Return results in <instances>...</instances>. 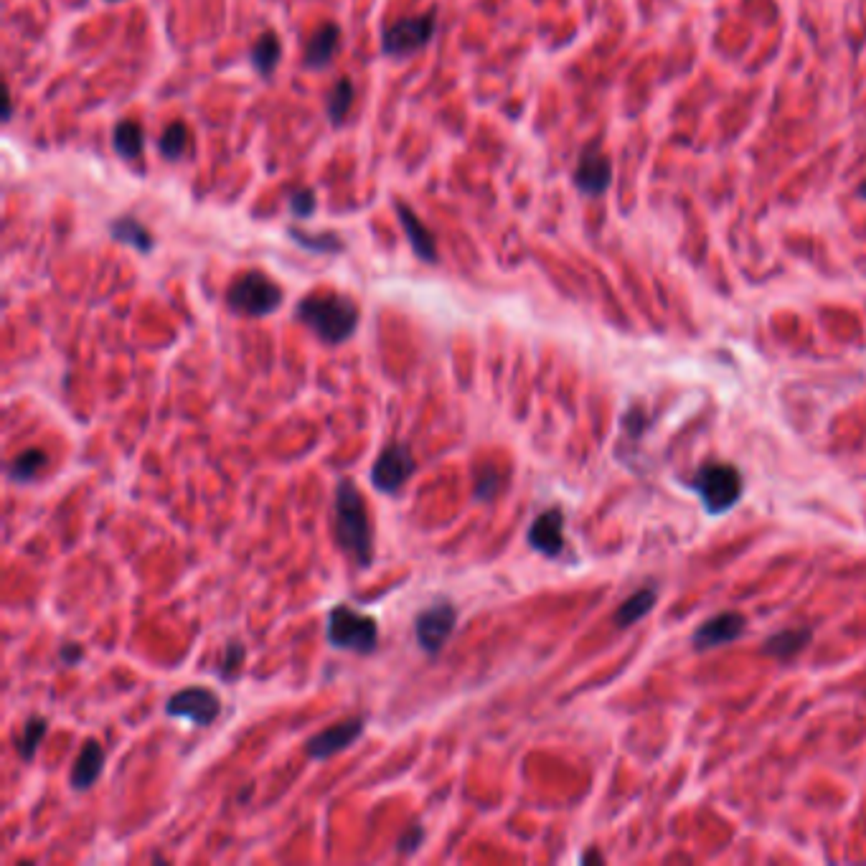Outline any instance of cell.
<instances>
[{
  "mask_svg": "<svg viewBox=\"0 0 866 866\" xmlns=\"http://www.w3.org/2000/svg\"><path fill=\"white\" fill-rule=\"evenodd\" d=\"M244 658H247V651H244L242 643H237V640H232L227 648H224V658H221V668H219V676L227 681H234L242 673L244 666Z\"/></svg>",
  "mask_w": 866,
  "mask_h": 866,
  "instance_id": "4316f807",
  "label": "cell"
},
{
  "mask_svg": "<svg viewBox=\"0 0 866 866\" xmlns=\"http://www.w3.org/2000/svg\"><path fill=\"white\" fill-rule=\"evenodd\" d=\"M336 539L341 552L356 567L366 569L374 562V524L366 511V501L351 478H343L336 488Z\"/></svg>",
  "mask_w": 866,
  "mask_h": 866,
  "instance_id": "6da1fadb",
  "label": "cell"
},
{
  "mask_svg": "<svg viewBox=\"0 0 866 866\" xmlns=\"http://www.w3.org/2000/svg\"><path fill=\"white\" fill-rule=\"evenodd\" d=\"M290 237L295 239V242L300 244V247L305 249H313V252H341L343 242L336 237V234H308V232H300V229H290Z\"/></svg>",
  "mask_w": 866,
  "mask_h": 866,
  "instance_id": "484cf974",
  "label": "cell"
},
{
  "mask_svg": "<svg viewBox=\"0 0 866 866\" xmlns=\"http://www.w3.org/2000/svg\"><path fill=\"white\" fill-rule=\"evenodd\" d=\"M105 767V750L97 740H87V745L79 750L77 760L72 767V788L74 790H89L102 775Z\"/></svg>",
  "mask_w": 866,
  "mask_h": 866,
  "instance_id": "2e32d148",
  "label": "cell"
},
{
  "mask_svg": "<svg viewBox=\"0 0 866 866\" xmlns=\"http://www.w3.org/2000/svg\"><path fill=\"white\" fill-rule=\"evenodd\" d=\"M694 488L709 511L724 513L740 498L742 478L732 465H707L694 478Z\"/></svg>",
  "mask_w": 866,
  "mask_h": 866,
  "instance_id": "52a82bcc",
  "label": "cell"
},
{
  "mask_svg": "<svg viewBox=\"0 0 866 866\" xmlns=\"http://www.w3.org/2000/svg\"><path fill=\"white\" fill-rule=\"evenodd\" d=\"M859 196H861V199H866V178H864V181H861V188H859Z\"/></svg>",
  "mask_w": 866,
  "mask_h": 866,
  "instance_id": "1f68e13d",
  "label": "cell"
},
{
  "mask_svg": "<svg viewBox=\"0 0 866 866\" xmlns=\"http://www.w3.org/2000/svg\"><path fill=\"white\" fill-rule=\"evenodd\" d=\"M354 97H356L354 82H351L348 77H341L336 84H333L331 92H328L326 97V115L333 127H341V122L346 120V115L351 112V105H354Z\"/></svg>",
  "mask_w": 866,
  "mask_h": 866,
  "instance_id": "ffe728a7",
  "label": "cell"
},
{
  "mask_svg": "<svg viewBox=\"0 0 866 866\" xmlns=\"http://www.w3.org/2000/svg\"><path fill=\"white\" fill-rule=\"evenodd\" d=\"M613 181V163L602 153V148L590 145L577 160L574 168V186L585 196H600L605 194L607 186Z\"/></svg>",
  "mask_w": 866,
  "mask_h": 866,
  "instance_id": "8fae6325",
  "label": "cell"
},
{
  "mask_svg": "<svg viewBox=\"0 0 866 866\" xmlns=\"http://www.w3.org/2000/svg\"><path fill=\"white\" fill-rule=\"evenodd\" d=\"M166 714L176 719H188V722H194V727H209L219 719L221 699L204 686H188V689L176 691L166 701Z\"/></svg>",
  "mask_w": 866,
  "mask_h": 866,
  "instance_id": "9c48e42d",
  "label": "cell"
},
{
  "mask_svg": "<svg viewBox=\"0 0 866 866\" xmlns=\"http://www.w3.org/2000/svg\"><path fill=\"white\" fill-rule=\"evenodd\" d=\"M422 841H425V828L412 826L409 831H404L402 836H399L397 851L399 854H414V851L422 846Z\"/></svg>",
  "mask_w": 866,
  "mask_h": 866,
  "instance_id": "f546056e",
  "label": "cell"
},
{
  "mask_svg": "<svg viewBox=\"0 0 866 866\" xmlns=\"http://www.w3.org/2000/svg\"><path fill=\"white\" fill-rule=\"evenodd\" d=\"M397 216L402 221V229L407 234L409 244H412V252L425 262H437V242L435 234L425 227L420 221V216L414 214L407 204L397 201Z\"/></svg>",
  "mask_w": 866,
  "mask_h": 866,
  "instance_id": "9a60e30c",
  "label": "cell"
},
{
  "mask_svg": "<svg viewBox=\"0 0 866 866\" xmlns=\"http://www.w3.org/2000/svg\"><path fill=\"white\" fill-rule=\"evenodd\" d=\"M82 656H84V651L77 646V643H64V646H61L59 658H61V663H67V666H74V663H79L82 661Z\"/></svg>",
  "mask_w": 866,
  "mask_h": 866,
  "instance_id": "4dcf8cb0",
  "label": "cell"
},
{
  "mask_svg": "<svg viewBox=\"0 0 866 866\" xmlns=\"http://www.w3.org/2000/svg\"><path fill=\"white\" fill-rule=\"evenodd\" d=\"M110 234L117 242L130 244V247H135L138 252H150L155 244L153 234H150L138 219H133V216H120V219L112 221Z\"/></svg>",
  "mask_w": 866,
  "mask_h": 866,
  "instance_id": "d6986e66",
  "label": "cell"
},
{
  "mask_svg": "<svg viewBox=\"0 0 866 866\" xmlns=\"http://www.w3.org/2000/svg\"><path fill=\"white\" fill-rule=\"evenodd\" d=\"M656 600H658V592L653 590V587L635 592L628 602H623V607H620L618 613H615V623H618L620 628H628V625H633L635 620H640L643 615L651 613Z\"/></svg>",
  "mask_w": 866,
  "mask_h": 866,
  "instance_id": "603a6c76",
  "label": "cell"
},
{
  "mask_svg": "<svg viewBox=\"0 0 866 866\" xmlns=\"http://www.w3.org/2000/svg\"><path fill=\"white\" fill-rule=\"evenodd\" d=\"M188 145H191V130L183 120L171 122L158 138V150L166 160H181L188 153Z\"/></svg>",
  "mask_w": 866,
  "mask_h": 866,
  "instance_id": "44dd1931",
  "label": "cell"
},
{
  "mask_svg": "<svg viewBox=\"0 0 866 866\" xmlns=\"http://www.w3.org/2000/svg\"><path fill=\"white\" fill-rule=\"evenodd\" d=\"M498 486H501L498 473L496 470L486 468L478 478H475V498H478V501H491V498L498 493Z\"/></svg>",
  "mask_w": 866,
  "mask_h": 866,
  "instance_id": "f1b7e54d",
  "label": "cell"
},
{
  "mask_svg": "<svg viewBox=\"0 0 866 866\" xmlns=\"http://www.w3.org/2000/svg\"><path fill=\"white\" fill-rule=\"evenodd\" d=\"M338 44H341V28L336 23H323L318 31L308 39L303 51V64L308 69H323L328 67L336 56Z\"/></svg>",
  "mask_w": 866,
  "mask_h": 866,
  "instance_id": "5bb4252c",
  "label": "cell"
},
{
  "mask_svg": "<svg viewBox=\"0 0 866 866\" xmlns=\"http://www.w3.org/2000/svg\"><path fill=\"white\" fill-rule=\"evenodd\" d=\"M112 145H115L117 155L125 160H135L145 148V130L135 120L117 122L112 130Z\"/></svg>",
  "mask_w": 866,
  "mask_h": 866,
  "instance_id": "ac0fdd59",
  "label": "cell"
},
{
  "mask_svg": "<svg viewBox=\"0 0 866 866\" xmlns=\"http://www.w3.org/2000/svg\"><path fill=\"white\" fill-rule=\"evenodd\" d=\"M808 640H811V630H785V633H778L767 640L765 651L770 653V656L788 658L793 656V653H798L800 648H806Z\"/></svg>",
  "mask_w": 866,
  "mask_h": 866,
  "instance_id": "cb8c5ba5",
  "label": "cell"
},
{
  "mask_svg": "<svg viewBox=\"0 0 866 866\" xmlns=\"http://www.w3.org/2000/svg\"><path fill=\"white\" fill-rule=\"evenodd\" d=\"M110 3H117V0H110Z\"/></svg>",
  "mask_w": 866,
  "mask_h": 866,
  "instance_id": "d6a6232c",
  "label": "cell"
},
{
  "mask_svg": "<svg viewBox=\"0 0 866 866\" xmlns=\"http://www.w3.org/2000/svg\"><path fill=\"white\" fill-rule=\"evenodd\" d=\"M455 625H458V610L453 602L440 600L435 605L425 607L417 618H414V638L420 643V648L430 656L445 648V643L453 635Z\"/></svg>",
  "mask_w": 866,
  "mask_h": 866,
  "instance_id": "ba28073f",
  "label": "cell"
},
{
  "mask_svg": "<svg viewBox=\"0 0 866 866\" xmlns=\"http://www.w3.org/2000/svg\"><path fill=\"white\" fill-rule=\"evenodd\" d=\"M44 465H46L44 450H39V447H28V450H23L21 455H16V458L11 460V465H8V478H11L13 483H28V480H34L36 475L41 473Z\"/></svg>",
  "mask_w": 866,
  "mask_h": 866,
  "instance_id": "7402d4cb",
  "label": "cell"
},
{
  "mask_svg": "<svg viewBox=\"0 0 866 866\" xmlns=\"http://www.w3.org/2000/svg\"><path fill=\"white\" fill-rule=\"evenodd\" d=\"M280 59H282V44L280 39H277L275 31H265V34H260L257 39H254L252 49H249V61H252V67L257 69V72L267 77V74L275 72Z\"/></svg>",
  "mask_w": 866,
  "mask_h": 866,
  "instance_id": "e0dca14e",
  "label": "cell"
},
{
  "mask_svg": "<svg viewBox=\"0 0 866 866\" xmlns=\"http://www.w3.org/2000/svg\"><path fill=\"white\" fill-rule=\"evenodd\" d=\"M326 638L333 648L354 653H371L379 640V625L371 615L359 613L351 605H336L328 610Z\"/></svg>",
  "mask_w": 866,
  "mask_h": 866,
  "instance_id": "277c9868",
  "label": "cell"
},
{
  "mask_svg": "<svg viewBox=\"0 0 866 866\" xmlns=\"http://www.w3.org/2000/svg\"><path fill=\"white\" fill-rule=\"evenodd\" d=\"M437 28V11L420 13V16L399 18L397 23L381 31V49L392 59H404L425 49L432 41Z\"/></svg>",
  "mask_w": 866,
  "mask_h": 866,
  "instance_id": "5b68a950",
  "label": "cell"
},
{
  "mask_svg": "<svg viewBox=\"0 0 866 866\" xmlns=\"http://www.w3.org/2000/svg\"><path fill=\"white\" fill-rule=\"evenodd\" d=\"M364 729V717H351L343 719V722H336L333 727L323 729V732H318L315 737H310L308 745H305V755H308L310 760H328V757L338 755V752L354 745V742H359Z\"/></svg>",
  "mask_w": 866,
  "mask_h": 866,
  "instance_id": "30bf717a",
  "label": "cell"
},
{
  "mask_svg": "<svg viewBox=\"0 0 866 866\" xmlns=\"http://www.w3.org/2000/svg\"><path fill=\"white\" fill-rule=\"evenodd\" d=\"M295 318L323 343L338 346V343H346L359 328V305L348 295L326 290V293H313L300 300Z\"/></svg>",
  "mask_w": 866,
  "mask_h": 866,
  "instance_id": "7a4b0ae2",
  "label": "cell"
},
{
  "mask_svg": "<svg viewBox=\"0 0 866 866\" xmlns=\"http://www.w3.org/2000/svg\"><path fill=\"white\" fill-rule=\"evenodd\" d=\"M287 206H290V214L298 216V219H308L315 211V191L313 188H295L287 196Z\"/></svg>",
  "mask_w": 866,
  "mask_h": 866,
  "instance_id": "83f0119b",
  "label": "cell"
},
{
  "mask_svg": "<svg viewBox=\"0 0 866 866\" xmlns=\"http://www.w3.org/2000/svg\"><path fill=\"white\" fill-rule=\"evenodd\" d=\"M526 539H529V547L534 549V552L544 554V557H559L564 549L562 508H547L544 513H539L534 524H531Z\"/></svg>",
  "mask_w": 866,
  "mask_h": 866,
  "instance_id": "7c38bea8",
  "label": "cell"
},
{
  "mask_svg": "<svg viewBox=\"0 0 866 866\" xmlns=\"http://www.w3.org/2000/svg\"><path fill=\"white\" fill-rule=\"evenodd\" d=\"M46 729H49V722H46L44 717H28L26 724H23V732L21 737H18V755L23 757L26 762L34 760L36 750H39L41 740H44Z\"/></svg>",
  "mask_w": 866,
  "mask_h": 866,
  "instance_id": "d4e9b609",
  "label": "cell"
},
{
  "mask_svg": "<svg viewBox=\"0 0 866 866\" xmlns=\"http://www.w3.org/2000/svg\"><path fill=\"white\" fill-rule=\"evenodd\" d=\"M742 630H745V618L740 613L714 615L712 620H707L694 633V646L701 648V651L724 646V643H732L734 638H740Z\"/></svg>",
  "mask_w": 866,
  "mask_h": 866,
  "instance_id": "4fadbf2b",
  "label": "cell"
},
{
  "mask_svg": "<svg viewBox=\"0 0 866 866\" xmlns=\"http://www.w3.org/2000/svg\"><path fill=\"white\" fill-rule=\"evenodd\" d=\"M282 287L260 270L239 275L227 290V305L247 318H265L282 305Z\"/></svg>",
  "mask_w": 866,
  "mask_h": 866,
  "instance_id": "3957f363",
  "label": "cell"
},
{
  "mask_svg": "<svg viewBox=\"0 0 866 866\" xmlns=\"http://www.w3.org/2000/svg\"><path fill=\"white\" fill-rule=\"evenodd\" d=\"M417 470V460H414L412 450L404 442H389L379 453V458L371 465V486L379 493H394L402 491L407 486V480L412 478Z\"/></svg>",
  "mask_w": 866,
  "mask_h": 866,
  "instance_id": "8992f818",
  "label": "cell"
}]
</instances>
